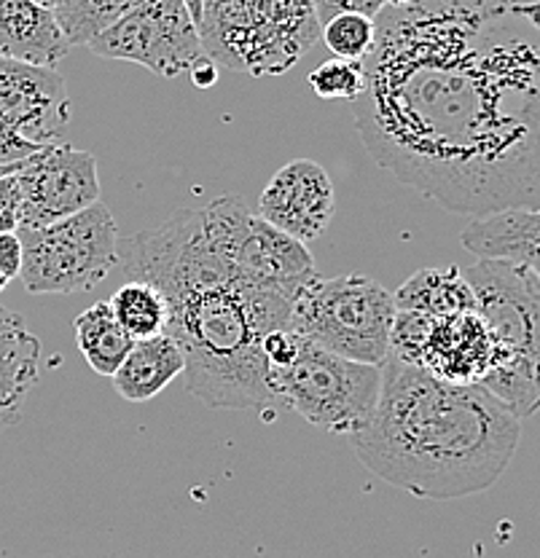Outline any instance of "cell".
<instances>
[{
    "label": "cell",
    "instance_id": "14",
    "mask_svg": "<svg viewBox=\"0 0 540 558\" xmlns=\"http://www.w3.org/2000/svg\"><path fill=\"white\" fill-rule=\"evenodd\" d=\"M497 360V344L479 312L433 317L420 368L452 384H481Z\"/></svg>",
    "mask_w": 540,
    "mask_h": 558
},
{
    "label": "cell",
    "instance_id": "25",
    "mask_svg": "<svg viewBox=\"0 0 540 558\" xmlns=\"http://www.w3.org/2000/svg\"><path fill=\"white\" fill-rule=\"evenodd\" d=\"M431 323L433 317H428V314L398 310L391 330V357L409 365L420 363V352L428 339V330H431Z\"/></svg>",
    "mask_w": 540,
    "mask_h": 558
},
{
    "label": "cell",
    "instance_id": "16",
    "mask_svg": "<svg viewBox=\"0 0 540 558\" xmlns=\"http://www.w3.org/2000/svg\"><path fill=\"white\" fill-rule=\"evenodd\" d=\"M71 51L55 11L36 0H0V57L55 68Z\"/></svg>",
    "mask_w": 540,
    "mask_h": 558
},
{
    "label": "cell",
    "instance_id": "11",
    "mask_svg": "<svg viewBox=\"0 0 540 558\" xmlns=\"http://www.w3.org/2000/svg\"><path fill=\"white\" fill-rule=\"evenodd\" d=\"M16 183L22 191V226H49L100 202L97 159L68 143L40 145L20 161Z\"/></svg>",
    "mask_w": 540,
    "mask_h": 558
},
{
    "label": "cell",
    "instance_id": "1",
    "mask_svg": "<svg viewBox=\"0 0 540 558\" xmlns=\"http://www.w3.org/2000/svg\"><path fill=\"white\" fill-rule=\"evenodd\" d=\"M352 113L371 159L449 213L540 207V0L385 5Z\"/></svg>",
    "mask_w": 540,
    "mask_h": 558
},
{
    "label": "cell",
    "instance_id": "6",
    "mask_svg": "<svg viewBox=\"0 0 540 558\" xmlns=\"http://www.w3.org/2000/svg\"><path fill=\"white\" fill-rule=\"evenodd\" d=\"M396 312V299L376 279L317 277L296 299L288 328L339 357L382 365L391 357Z\"/></svg>",
    "mask_w": 540,
    "mask_h": 558
},
{
    "label": "cell",
    "instance_id": "33",
    "mask_svg": "<svg viewBox=\"0 0 540 558\" xmlns=\"http://www.w3.org/2000/svg\"><path fill=\"white\" fill-rule=\"evenodd\" d=\"M16 170H20V165H0V178H3V174L16 172Z\"/></svg>",
    "mask_w": 540,
    "mask_h": 558
},
{
    "label": "cell",
    "instance_id": "24",
    "mask_svg": "<svg viewBox=\"0 0 540 558\" xmlns=\"http://www.w3.org/2000/svg\"><path fill=\"white\" fill-rule=\"evenodd\" d=\"M310 86L321 100L356 102L363 92V62L328 60L310 73Z\"/></svg>",
    "mask_w": 540,
    "mask_h": 558
},
{
    "label": "cell",
    "instance_id": "27",
    "mask_svg": "<svg viewBox=\"0 0 540 558\" xmlns=\"http://www.w3.org/2000/svg\"><path fill=\"white\" fill-rule=\"evenodd\" d=\"M22 226V191L16 172L0 178V234L20 231Z\"/></svg>",
    "mask_w": 540,
    "mask_h": 558
},
{
    "label": "cell",
    "instance_id": "10",
    "mask_svg": "<svg viewBox=\"0 0 540 558\" xmlns=\"http://www.w3.org/2000/svg\"><path fill=\"white\" fill-rule=\"evenodd\" d=\"M89 49L106 60L135 62L161 78H178L205 57L183 0H143L92 38Z\"/></svg>",
    "mask_w": 540,
    "mask_h": 558
},
{
    "label": "cell",
    "instance_id": "15",
    "mask_svg": "<svg viewBox=\"0 0 540 558\" xmlns=\"http://www.w3.org/2000/svg\"><path fill=\"white\" fill-rule=\"evenodd\" d=\"M476 258L519 264L540 279V207H516L473 218L460 234Z\"/></svg>",
    "mask_w": 540,
    "mask_h": 558
},
{
    "label": "cell",
    "instance_id": "36",
    "mask_svg": "<svg viewBox=\"0 0 540 558\" xmlns=\"http://www.w3.org/2000/svg\"><path fill=\"white\" fill-rule=\"evenodd\" d=\"M11 282V279L9 277H5L3 275V271H0V293H3V290H5V284H9Z\"/></svg>",
    "mask_w": 540,
    "mask_h": 558
},
{
    "label": "cell",
    "instance_id": "26",
    "mask_svg": "<svg viewBox=\"0 0 540 558\" xmlns=\"http://www.w3.org/2000/svg\"><path fill=\"white\" fill-rule=\"evenodd\" d=\"M299 344H301V336L293 333L290 328H280V330H272V333L264 336V357L272 368H286V365L293 363V357L299 354Z\"/></svg>",
    "mask_w": 540,
    "mask_h": 558
},
{
    "label": "cell",
    "instance_id": "21",
    "mask_svg": "<svg viewBox=\"0 0 540 558\" xmlns=\"http://www.w3.org/2000/svg\"><path fill=\"white\" fill-rule=\"evenodd\" d=\"M110 310L119 319L121 328L127 330L132 341L154 339V336L167 330V301L159 288L143 279H127L113 295H110Z\"/></svg>",
    "mask_w": 540,
    "mask_h": 558
},
{
    "label": "cell",
    "instance_id": "18",
    "mask_svg": "<svg viewBox=\"0 0 540 558\" xmlns=\"http://www.w3.org/2000/svg\"><path fill=\"white\" fill-rule=\"evenodd\" d=\"M183 368L185 360L176 339L170 333H159L154 339L135 341L110 379L121 398L130 403H145L183 376Z\"/></svg>",
    "mask_w": 540,
    "mask_h": 558
},
{
    "label": "cell",
    "instance_id": "32",
    "mask_svg": "<svg viewBox=\"0 0 540 558\" xmlns=\"http://www.w3.org/2000/svg\"><path fill=\"white\" fill-rule=\"evenodd\" d=\"M183 5L185 9H189V14H191V22H200V16H202V0H183Z\"/></svg>",
    "mask_w": 540,
    "mask_h": 558
},
{
    "label": "cell",
    "instance_id": "34",
    "mask_svg": "<svg viewBox=\"0 0 540 558\" xmlns=\"http://www.w3.org/2000/svg\"><path fill=\"white\" fill-rule=\"evenodd\" d=\"M409 3H415V0H385V5H409Z\"/></svg>",
    "mask_w": 540,
    "mask_h": 558
},
{
    "label": "cell",
    "instance_id": "19",
    "mask_svg": "<svg viewBox=\"0 0 540 558\" xmlns=\"http://www.w3.org/2000/svg\"><path fill=\"white\" fill-rule=\"evenodd\" d=\"M398 310L420 312L428 317H449V314L476 312V295L468 279L457 266L449 269H422L406 279L393 293Z\"/></svg>",
    "mask_w": 540,
    "mask_h": 558
},
{
    "label": "cell",
    "instance_id": "2",
    "mask_svg": "<svg viewBox=\"0 0 540 558\" xmlns=\"http://www.w3.org/2000/svg\"><path fill=\"white\" fill-rule=\"evenodd\" d=\"M127 279H143L167 301V330L185 360L189 392L207 409L275 405L264 336L288 328L293 295L237 277L211 253L200 209H178L119 250Z\"/></svg>",
    "mask_w": 540,
    "mask_h": 558
},
{
    "label": "cell",
    "instance_id": "8",
    "mask_svg": "<svg viewBox=\"0 0 540 558\" xmlns=\"http://www.w3.org/2000/svg\"><path fill=\"white\" fill-rule=\"evenodd\" d=\"M20 279L33 295H71L97 288L119 264V229L106 202L49 226H20Z\"/></svg>",
    "mask_w": 540,
    "mask_h": 558
},
{
    "label": "cell",
    "instance_id": "3",
    "mask_svg": "<svg viewBox=\"0 0 540 558\" xmlns=\"http://www.w3.org/2000/svg\"><path fill=\"white\" fill-rule=\"evenodd\" d=\"M519 438L521 418L484 387L435 379L387 357L374 414L350 444L385 484L446 502L495 486Z\"/></svg>",
    "mask_w": 540,
    "mask_h": 558
},
{
    "label": "cell",
    "instance_id": "20",
    "mask_svg": "<svg viewBox=\"0 0 540 558\" xmlns=\"http://www.w3.org/2000/svg\"><path fill=\"white\" fill-rule=\"evenodd\" d=\"M75 344L95 374L113 376L135 341L113 317L108 301H100L75 317Z\"/></svg>",
    "mask_w": 540,
    "mask_h": 558
},
{
    "label": "cell",
    "instance_id": "35",
    "mask_svg": "<svg viewBox=\"0 0 540 558\" xmlns=\"http://www.w3.org/2000/svg\"><path fill=\"white\" fill-rule=\"evenodd\" d=\"M36 3H38V5H44V9H49V11H51V9H55V5H57V0H36Z\"/></svg>",
    "mask_w": 540,
    "mask_h": 558
},
{
    "label": "cell",
    "instance_id": "23",
    "mask_svg": "<svg viewBox=\"0 0 540 558\" xmlns=\"http://www.w3.org/2000/svg\"><path fill=\"white\" fill-rule=\"evenodd\" d=\"M323 44L334 51L336 60L365 62L376 44V20L365 14H336L321 27Z\"/></svg>",
    "mask_w": 540,
    "mask_h": 558
},
{
    "label": "cell",
    "instance_id": "31",
    "mask_svg": "<svg viewBox=\"0 0 540 558\" xmlns=\"http://www.w3.org/2000/svg\"><path fill=\"white\" fill-rule=\"evenodd\" d=\"M189 75L191 81H194L196 89H211V86L218 81V65L205 54L202 60H196L194 65H191Z\"/></svg>",
    "mask_w": 540,
    "mask_h": 558
},
{
    "label": "cell",
    "instance_id": "9",
    "mask_svg": "<svg viewBox=\"0 0 540 558\" xmlns=\"http://www.w3.org/2000/svg\"><path fill=\"white\" fill-rule=\"evenodd\" d=\"M200 220L211 253L237 277L293 299L317 279L307 244L261 220L240 196L211 202L200 209Z\"/></svg>",
    "mask_w": 540,
    "mask_h": 558
},
{
    "label": "cell",
    "instance_id": "17",
    "mask_svg": "<svg viewBox=\"0 0 540 558\" xmlns=\"http://www.w3.org/2000/svg\"><path fill=\"white\" fill-rule=\"evenodd\" d=\"M40 376V341L20 314L0 306V433L20 422Z\"/></svg>",
    "mask_w": 540,
    "mask_h": 558
},
{
    "label": "cell",
    "instance_id": "12",
    "mask_svg": "<svg viewBox=\"0 0 540 558\" xmlns=\"http://www.w3.org/2000/svg\"><path fill=\"white\" fill-rule=\"evenodd\" d=\"M0 119L33 145H51L71 121V97L57 68L0 57Z\"/></svg>",
    "mask_w": 540,
    "mask_h": 558
},
{
    "label": "cell",
    "instance_id": "30",
    "mask_svg": "<svg viewBox=\"0 0 540 558\" xmlns=\"http://www.w3.org/2000/svg\"><path fill=\"white\" fill-rule=\"evenodd\" d=\"M22 269V242L16 231L11 234H0V271L9 279L20 277Z\"/></svg>",
    "mask_w": 540,
    "mask_h": 558
},
{
    "label": "cell",
    "instance_id": "28",
    "mask_svg": "<svg viewBox=\"0 0 540 558\" xmlns=\"http://www.w3.org/2000/svg\"><path fill=\"white\" fill-rule=\"evenodd\" d=\"M385 9V0H315V11H317V20H321V27L323 22H328L331 16L336 14H347V11H352V14H365L371 16V20H376V14Z\"/></svg>",
    "mask_w": 540,
    "mask_h": 558
},
{
    "label": "cell",
    "instance_id": "22",
    "mask_svg": "<svg viewBox=\"0 0 540 558\" xmlns=\"http://www.w3.org/2000/svg\"><path fill=\"white\" fill-rule=\"evenodd\" d=\"M143 0H57L55 20L71 46H89L103 31L119 22Z\"/></svg>",
    "mask_w": 540,
    "mask_h": 558
},
{
    "label": "cell",
    "instance_id": "7",
    "mask_svg": "<svg viewBox=\"0 0 540 558\" xmlns=\"http://www.w3.org/2000/svg\"><path fill=\"white\" fill-rule=\"evenodd\" d=\"M382 387V365L356 363L301 339L286 368L269 371L277 409H290L331 435H356L369 424Z\"/></svg>",
    "mask_w": 540,
    "mask_h": 558
},
{
    "label": "cell",
    "instance_id": "4",
    "mask_svg": "<svg viewBox=\"0 0 540 558\" xmlns=\"http://www.w3.org/2000/svg\"><path fill=\"white\" fill-rule=\"evenodd\" d=\"M463 277L497 344L495 365L479 387L516 418L532 416L540 409V279L497 258H479Z\"/></svg>",
    "mask_w": 540,
    "mask_h": 558
},
{
    "label": "cell",
    "instance_id": "5",
    "mask_svg": "<svg viewBox=\"0 0 540 558\" xmlns=\"http://www.w3.org/2000/svg\"><path fill=\"white\" fill-rule=\"evenodd\" d=\"M205 54L218 68L286 73L321 40L315 0H202L196 22Z\"/></svg>",
    "mask_w": 540,
    "mask_h": 558
},
{
    "label": "cell",
    "instance_id": "13",
    "mask_svg": "<svg viewBox=\"0 0 540 558\" xmlns=\"http://www.w3.org/2000/svg\"><path fill=\"white\" fill-rule=\"evenodd\" d=\"M334 183L312 159L280 167L259 199V218L301 244L321 240L334 220Z\"/></svg>",
    "mask_w": 540,
    "mask_h": 558
},
{
    "label": "cell",
    "instance_id": "29",
    "mask_svg": "<svg viewBox=\"0 0 540 558\" xmlns=\"http://www.w3.org/2000/svg\"><path fill=\"white\" fill-rule=\"evenodd\" d=\"M36 150L38 145L14 135V132L5 126V121L0 119V165H20V161H25L27 156L36 154Z\"/></svg>",
    "mask_w": 540,
    "mask_h": 558
}]
</instances>
